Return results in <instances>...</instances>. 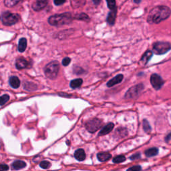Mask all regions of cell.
Instances as JSON below:
<instances>
[{"instance_id":"obj_20","label":"cell","mask_w":171,"mask_h":171,"mask_svg":"<svg viewBox=\"0 0 171 171\" xmlns=\"http://www.w3.org/2000/svg\"><path fill=\"white\" fill-rule=\"evenodd\" d=\"M27 48V40L25 38L20 39L18 45V50L20 52H23Z\"/></svg>"},{"instance_id":"obj_37","label":"cell","mask_w":171,"mask_h":171,"mask_svg":"<svg viewBox=\"0 0 171 171\" xmlns=\"http://www.w3.org/2000/svg\"><path fill=\"white\" fill-rule=\"evenodd\" d=\"M92 1H93V3L95 5H99L100 4V1H101V0H92Z\"/></svg>"},{"instance_id":"obj_34","label":"cell","mask_w":171,"mask_h":171,"mask_svg":"<svg viewBox=\"0 0 171 171\" xmlns=\"http://www.w3.org/2000/svg\"><path fill=\"white\" fill-rule=\"evenodd\" d=\"M9 169V167L7 165H4V164H1L0 165V171H6Z\"/></svg>"},{"instance_id":"obj_29","label":"cell","mask_w":171,"mask_h":171,"mask_svg":"<svg viewBox=\"0 0 171 171\" xmlns=\"http://www.w3.org/2000/svg\"><path fill=\"white\" fill-rule=\"evenodd\" d=\"M39 166H40L41 168H44V169H48V168L50 167L51 163L47 160H44V161H42V162H41L40 164H39Z\"/></svg>"},{"instance_id":"obj_33","label":"cell","mask_w":171,"mask_h":171,"mask_svg":"<svg viewBox=\"0 0 171 171\" xmlns=\"http://www.w3.org/2000/svg\"><path fill=\"white\" fill-rule=\"evenodd\" d=\"M84 70L80 67H77L76 68H74V72L76 74H82L83 73Z\"/></svg>"},{"instance_id":"obj_10","label":"cell","mask_w":171,"mask_h":171,"mask_svg":"<svg viewBox=\"0 0 171 171\" xmlns=\"http://www.w3.org/2000/svg\"><path fill=\"white\" fill-rule=\"evenodd\" d=\"M153 52L151 50H147L145 51V53L142 55L141 59L140 60V64L142 65H145L147 63L149 62V60L151 59V58L153 57Z\"/></svg>"},{"instance_id":"obj_26","label":"cell","mask_w":171,"mask_h":171,"mask_svg":"<svg viewBox=\"0 0 171 171\" xmlns=\"http://www.w3.org/2000/svg\"><path fill=\"white\" fill-rule=\"evenodd\" d=\"M125 160H126V157L123 155L117 156H116V157H114L113 158V163H116V164L123 163V162H125Z\"/></svg>"},{"instance_id":"obj_24","label":"cell","mask_w":171,"mask_h":171,"mask_svg":"<svg viewBox=\"0 0 171 171\" xmlns=\"http://www.w3.org/2000/svg\"><path fill=\"white\" fill-rule=\"evenodd\" d=\"M142 126H143V129L145 132L150 133L151 132V126L149 125L148 122L146 120H143V122H142Z\"/></svg>"},{"instance_id":"obj_3","label":"cell","mask_w":171,"mask_h":171,"mask_svg":"<svg viewBox=\"0 0 171 171\" xmlns=\"http://www.w3.org/2000/svg\"><path fill=\"white\" fill-rule=\"evenodd\" d=\"M60 69V64L57 61H53L46 65L44 72L47 78L53 80L57 78Z\"/></svg>"},{"instance_id":"obj_16","label":"cell","mask_w":171,"mask_h":171,"mask_svg":"<svg viewBox=\"0 0 171 171\" xmlns=\"http://www.w3.org/2000/svg\"><path fill=\"white\" fill-rule=\"evenodd\" d=\"M9 83L13 88H18L20 86V79L16 76H11L9 80Z\"/></svg>"},{"instance_id":"obj_14","label":"cell","mask_w":171,"mask_h":171,"mask_svg":"<svg viewBox=\"0 0 171 171\" xmlns=\"http://www.w3.org/2000/svg\"><path fill=\"white\" fill-rule=\"evenodd\" d=\"M114 124L113 123H109L107 125L104 126L102 129L99 132V136H104V135H106L108 134L109 132H110L112 130V129L114 128Z\"/></svg>"},{"instance_id":"obj_32","label":"cell","mask_w":171,"mask_h":171,"mask_svg":"<svg viewBox=\"0 0 171 171\" xmlns=\"http://www.w3.org/2000/svg\"><path fill=\"white\" fill-rule=\"evenodd\" d=\"M140 157V154L139 153H136L134 154L133 155H132L130 157V159L132 160H137V159H139Z\"/></svg>"},{"instance_id":"obj_38","label":"cell","mask_w":171,"mask_h":171,"mask_svg":"<svg viewBox=\"0 0 171 171\" xmlns=\"http://www.w3.org/2000/svg\"><path fill=\"white\" fill-rule=\"evenodd\" d=\"M134 1L136 4H140V1H141V0H134Z\"/></svg>"},{"instance_id":"obj_23","label":"cell","mask_w":171,"mask_h":171,"mask_svg":"<svg viewBox=\"0 0 171 171\" xmlns=\"http://www.w3.org/2000/svg\"><path fill=\"white\" fill-rule=\"evenodd\" d=\"M75 18H76V20H82L86 22H88L89 21H90V18H89V16L87 15V14H86L84 13H81L80 14H78V15H76V16H75Z\"/></svg>"},{"instance_id":"obj_21","label":"cell","mask_w":171,"mask_h":171,"mask_svg":"<svg viewBox=\"0 0 171 171\" xmlns=\"http://www.w3.org/2000/svg\"><path fill=\"white\" fill-rule=\"evenodd\" d=\"M158 153V149L156 147L151 148L145 151V155L148 157H152V156H156Z\"/></svg>"},{"instance_id":"obj_28","label":"cell","mask_w":171,"mask_h":171,"mask_svg":"<svg viewBox=\"0 0 171 171\" xmlns=\"http://www.w3.org/2000/svg\"><path fill=\"white\" fill-rule=\"evenodd\" d=\"M9 100V96L8 94H4L0 97V105H4Z\"/></svg>"},{"instance_id":"obj_1","label":"cell","mask_w":171,"mask_h":171,"mask_svg":"<svg viewBox=\"0 0 171 171\" xmlns=\"http://www.w3.org/2000/svg\"><path fill=\"white\" fill-rule=\"evenodd\" d=\"M171 14L170 9L165 6H156L150 11L147 21L149 23H158L167 20Z\"/></svg>"},{"instance_id":"obj_13","label":"cell","mask_w":171,"mask_h":171,"mask_svg":"<svg viewBox=\"0 0 171 171\" xmlns=\"http://www.w3.org/2000/svg\"><path fill=\"white\" fill-rule=\"evenodd\" d=\"M74 157L78 161H83L86 159V153L83 149L80 148L74 153Z\"/></svg>"},{"instance_id":"obj_5","label":"cell","mask_w":171,"mask_h":171,"mask_svg":"<svg viewBox=\"0 0 171 171\" xmlns=\"http://www.w3.org/2000/svg\"><path fill=\"white\" fill-rule=\"evenodd\" d=\"M144 89V85L142 84H139L131 87L125 94V98L126 99H132L137 98L142 92Z\"/></svg>"},{"instance_id":"obj_8","label":"cell","mask_w":171,"mask_h":171,"mask_svg":"<svg viewBox=\"0 0 171 171\" xmlns=\"http://www.w3.org/2000/svg\"><path fill=\"white\" fill-rule=\"evenodd\" d=\"M151 83L153 87L156 90H158L162 88L164 84V80L159 75L153 74L151 76Z\"/></svg>"},{"instance_id":"obj_11","label":"cell","mask_w":171,"mask_h":171,"mask_svg":"<svg viewBox=\"0 0 171 171\" xmlns=\"http://www.w3.org/2000/svg\"><path fill=\"white\" fill-rule=\"evenodd\" d=\"M124 78V76L122 74H118L115 77H114L113 78H112L111 80L107 82V86L108 87H112V86L116 85V84H120L122 81L123 80Z\"/></svg>"},{"instance_id":"obj_19","label":"cell","mask_w":171,"mask_h":171,"mask_svg":"<svg viewBox=\"0 0 171 171\" xmlns=\"http://www.w3.org/2000/svg\"><path fill=\"white\" fill-rule=\"evenodd\" d=\"M82 83H83L82 79H81V78L75 79V80H72L71 82H70V87L73 89L78 88L80 87Z\"/></svg>"},{"instance_id":"obj_9","label":"cell","mask_w":171,"mask_h":171,"mask_svg":"<svg viewBox=\"0 0 171 171\" xmlns=\"http://www.w3.org/2000/svg\"><path fill=\"white\" fill-rule=\"evenodd\" d=\"M48 0H34L32 4V8L35 11H40L47 6Z\"/></svg>"},{"instance_id":"obj_22","label":"cell","mask_w":171,"mask_h":171,"mask_svg":"<svg viewBox=\"0 0 171 171\" xmlns=\"http://www.w3.org/2000/svg\"><path fill=\"white\" fill-rule=\"evenodd\" d=\"M116 135L118 138L125 137L127 135V130L125 128H118L116 130Z\"/></svg>"},{"instance_id":"obj_2","label":"cell","mask_w":171,"mask_h":171,"mask_svg":"<svg viewBox=\"0 0 171 171\" xmlns=\"http://www.w3.org/2000/svg\"><path fill=\"white\" fill-rule=\"evenodd\" d=\"M72 21V15L70 13H64L62 14L51 15L48 19V23L53 26H61L69 24Z\"/></svg>"},{"instance_id":"obj_15","label":"cell","mask_w":171,"mask_h":171,"mask_svg":"<svg viewBox=\"0 0 171 171\" xmlns=\"http://www.w3.org/2000/svg\"><path fill=\"white\" fill-rule=\"evenodd\" d=\"M15 65L18 69L22 70L26 68L28 65V63L27 62V60L23 59V58H19V59L16 61Z\"/></svg>"},{"instance_id":"obj_17","label":"cell","mask_w":171,"mask_h":171,"mask_svg":"<svg viewBox=\"0 0 171 171\" xmlns=\"http://www.w3.org/2000/svg\"><path fill=\"white\" fill-rule=\"evenodd\" d=\"M12 168L13 170H20L26 167V163L23 160H15L12 163Z\"/></svg>"},{"instance_id":"obj_18","label":"cell","mask_w":171,"mask_h":171,"mask_svg":"<svg viewBox=\"0 0 171 171\" xmlns=\"http://www.w3.org/2000/svg\"><path fill=\"white\" fill-rule=\"evenodd\" d=\"M97 158L101 162H106L112 158V155L108 153H99L97 154Z\"/></svg>"},{"instance_id":"obj_36","label":"cell","mask_w":171,"mask_h":171,"mask_svg":"<svg viewBox=\"0 0 171 171\" xmlns=\"http://www.w3.org/2000/svg\"><path fill=\"white\" fill-rule=\"evenodd\" d=\"M170 139H171V133H170V134H168L167 135V137H166L165 140H166V141H167V142H168Z\"/></svg>"},{"instance_id":"obj_25","label":"cell","mask_w":171,"mask_h":171,"mask_svg":"<svg viewBox=\"0 0 171 171\" xmlns=\"http://www.w3.org/2000/svg\"><path fill=\"white\" fill-rule=\"evenodd\" d=\"M21 0H5V5L7 7H13L18 4Z\"/></svg>"},{"instance_id":"obj_4","label":"cell","mask_w":171,"mask_h":171,"mask_svg":"<svg viewBox=\"0 0 171 171\" xmlns=\"http://www.w3.org/2000/svg\"><path fill=\"white\" fill-rule=\"evenodd\" d=\"M171 50V45L168 42H158L154 44L153 51L155 54L163 55Z\"/></svg>"},{"instance_id":"obj_35","label":"cell","mask_w":171,"mask_h":171,"mask_svg":"<svg viewBox=\"0 0 171 171\" xmlns=\"http://www.w3.org/2000/svg\"><path fill=\"white\" fill-rule=\"evenodd\" d=\"M66 0H54V4L56 6H61V5L64 4Z\"/></svg>"},{"instance_id":"obj_30","label":"cell","mask_w":171,"mask_h":171,"mask_svg":"<svg viewBox=\"0 0 171 171\" xmlns=\"http://www.w3.org/2000/svg\"><path fill=\"white\" fill-rule=\"evenodd\" d=\"M142 169V168L139 165H135L133 167L128 168V170L126 171H140Z\"/></svg>"},{"instance_id":"obj_12","label":"cell","mask_w":171,"mask_h":171,"mask_svg":"<svg viewBox=\"0 0 171 171\" xmlns=\"http://www.w3.org/2000/svg\"><path fill=\"white\" fill-rule=\"evenodd\" d=\"M116 9L114 10H111L110 12L108 13V15L107 17V22L110 25H113L115 23L116 18Z\"/></svg>"},{"instance_id":"obj_31","label":"cell","mask_w":171,"mask_h":171,"mask_svg":"<svg viewBox=\"0 0 171 171\" xmlns=\"http://www.w3.org/2000/svg\"><path fill=\"white\" fill-rule=\"evenodd\" d=\"M70 62H71V60H70V58H65L64 60H62V65H64V66H67L70 64Z\"/></svg>"},{"instance_id":"obj_6","label":"cell","mask_w":171,"mask_h":171,"mask_svg":"<svg viewBox=\"0 0 171 171\" xmlns=\"http://www.w3.org/2000/svg\"><path fill=\"white\" fill-rule=\"evenodd\" d=\"M20 19V16L18 14L12 13L9 11H6L2 15V22L4 25H11L17 23Z\"/></svg>"},{"instance_id":"obj_27","label":"cell","mask_w":171,"mask_h":171,"mask_svg":"<svg viewBox=\"0 0 171 171\" xmlns=\"http://www.w3.org/2000/svg\"><path fill=\"white\" fill-rule=\"evenodd\" d=\"M108 8L110 10H114L116 8V0H106Z\"/></svg>"},{"instance_id":"obj_7","label":"cell","mask_w":171,"mask_h":171,"mask_svg":"<svg viewBox=\"0 0 171 171\" xmlns=\"http://www.w3.org/2000/svg\"><path fill=\"white\" fill-rule=\"evenodd\" d=\"M102 126V122L98 118H94L92 120H88L86 123L85 127L89 132L94 133L96 132Z\"/></svg>"}]
</instances>
